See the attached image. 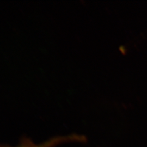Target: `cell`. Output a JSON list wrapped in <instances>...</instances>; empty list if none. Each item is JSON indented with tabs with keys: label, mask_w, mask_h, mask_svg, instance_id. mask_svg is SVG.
Wrapping results in <instances>:
<instances>
[{
	"label": "cell",
	"mask_w": 147,
	"mask_h": 147,
	"mask_svg": "<svg viewBox=\"0 0 147 147\" xmlns=\"http://www.w3.org/2000/svg\"><path fill=\"white\" fill-rule=\"evenodd\" d=\"M80 137L78 136H58L53 137L49 140L40 144H36L33 142L31 140L28 138H24L21 142L16 147H11L7 145L0 144V147H55L59 144L64 142L80 140Z\"/></svg>",
	"instance_id": "1"
}]
</instances>
